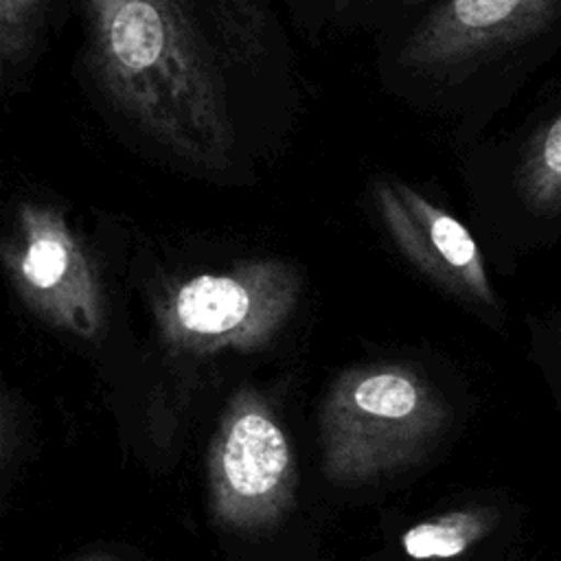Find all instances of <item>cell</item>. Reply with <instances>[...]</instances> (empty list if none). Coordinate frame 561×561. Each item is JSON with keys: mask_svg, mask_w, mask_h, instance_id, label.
I'll return each mask as SVG.
<instances>
[{"mask_svg": "<svg viewBox=\"0 0 561 561\" xmlns=\"http://www.w3.org/2000/svg\"><path fill=\"white\" fill-rule=\"evenodd\" d=\"M88 66L107 101L204 173L232 164L228 72L261 46L210 33L197 0H81Z\"/></svg>", "mask_w": 561, "mask_h": 561, "instance_id": "6da1fadb", "label": "cell"}, {"mask_svg": "<svg viewBox=\"0 0 561 561\" xmlns=\"http://www.w3.org/2000/svg\"><path fill=\"white\" fill-rule=\"evenodd\" d=\"M373 204L399 252L447 291L495 307L482 252L471 232L405 182H373Z\"/></svg>", "mask_w": 561, "mask_h": 561, "instance_id": "8992f818", "label": "cell"}, {"mask_svg": "<svg viewBox=\"0 0 561 561\" xmlns=\"http://www.w3.org/2000/svg\"><path fill=\"white\" fill-rule=\"evenodd\" d=\"M298 296L296 267L278 259H252L173 283L156 302V320L175 351L248 353L280 331Z\"/></svg>", "mask_w": 561, "mask_h": 561, "instance_id": "3957f363", "label": "cell"}, {"mask_svg": "<svg viewBox=\"0 0 561 561\" xmlns=\"http://www.w3.org/2000/svg\"><path fill=\"white\" fill-rule=\"evenodd\" d=\"M517 184L530 210H561V116L528 142Z\"/></svg>", "mask_w": 561, "mask_h": 561, "instance_id": "ba28073f", "label": "cell"}, {"mask_svg": "<svg viewBox=\"0 0 561 561\" xmlns=\"http://www.w3.org/2000/svg\"><path fill=\"white\" fill-rule=\"evenodd\" d=\"M294 484L296 465L287 436L256 390H239L208 451L213 515L241 530L272 526L289 506Z\"/></svg>", "mask_w": 561, "mask_h": 561, "instance_id": "5b68a950", "label": "cell"}, {"mask_svg": "<svg viewBox=\"0 0 561 561\" xmlns=\"http://www.w3.org/2000/svg\"><path fill=\"white\" fill-rule=\"evenodd\" d=\"M445 425L434 388L405 366L346 370L322 410L329 478L359 482L414 460Z\"/></svg>", "mask_w": 561, "mask_h": 561, "instance_id": "7a4b0ae2", "label": "cell"}, {"mask_svg": "<svg viewBox=\"0 0 561 561\" xmlns=\"http://www.w3.org/2000/svg\"><path fill=\"white\" fill-rule=\"evenodd\" d=\"M559 0H445L405 39L401 64L436 70L543 31Z\"/></svg>", "mask_w": 561, "mask_h": 561, "instance_id": "52a82bcc", "label": "cell"}, {"mask_svg": "<svg viewBox=\"0 0 561 561\" xmlns=\"http://www.w3.org/2000/svg\"><path fill=\"white\" fill-rule=\"evenodd\" d=\"M48 0H0V59L18 66L33 46Z\"/></svg>", "mask_w": 561, "mask_h": 561, "instance_id": "30bf717a", "label": "cell"}, {"mask_svg": "<svg viewBox=\"0 0 561 561\" xmlns=\"http://www.w3.org/2000/svg\"><path fill=\"white\" fill-rule=\"evenodd\" d=\"M480 511H451L414 524L403 537V550L416 561L451 559L469 550L491 528Z\"/></svg>", "mask_w": 561, "mask_h": 561, "instance_id": "9c48e42d", "label": "cell"}, {"mask_svg": "<svg viewBox=\"0 0 561 561\" xmlns=\"http://www.w3.org/2000/svg\"><path fill=\"white\" fill-rule=\"evenodd\" d=\"M2 263L22 302L44 322L92 340L105 320L94 261L53 204L24 202L2 243Z\"/></svg>", "mask_w": 561, "mask_h": 561, "instance_id": "277c9868", "label": "cell"}]
</instances>
